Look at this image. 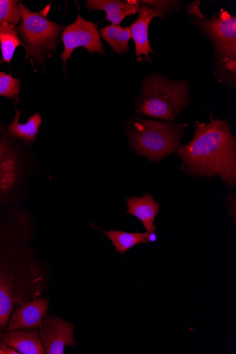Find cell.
Wrapping results in <instances>:
<instances>
[{
  "label": "cell",
  "instance_id": "6da1fadb",
  "mask_svg": "<svg viewBox=\"0 0 236 354\" xmlns=\"http://www.w3.org/2000/svg\"><path fill=\"white\" fill-rule=\"evenodd\" d=\"M179 155L188 172L201 177L218 176L226 184L235 185V139L227 120L212 117L209 124L196 122L193 139L179 148Z\"/></svg>",
  "mask_w": 236,
  "mask_h": 354
},
{
  "label": "cell",
  "instance_id": "7a4b0ae2",
  "mask_svg": "<svg viewBox=\"0 0 236 354\" xmlns=\"http://www.w3.org/2000/svg\"><path fill=\"white\" fill-rule=\"evenodd\" d=\"M47 274L28 248L13 247L0 257V335L6 333L14 310L40 297Z\"/></svg>",
  "mask_w": 236,
  "mask_h": 354
},
{
  "label": "cell",
  "instance_id": "3957f363",
  "mask_svg": "<svg viewBox=\"0 0 236 354\" xmlns=\"http://www.w3.org/2000/svg\"><path fill=\"white\" fill-rule=\"evenodd\" d=\"M189 101V86L185 81H168L160 76H151L144 82L137 101L140 114L174 122Z\"/></svg>",
  "mask_w": 236,
  "mask_h": 354
},
{
  "label": "cell",
  "instance_id": "277c9868",
  "mask_svg": "<svg viewBox=\"0 0 236 354\" xmlns=\"http://www.w3.org/2000/svg\"><path fill=\"white\" fill-rule=\"evenodd\" d=\"M132 148L152 162L174 152L183 136L182 126L174 122L140 120L134 122L129 132Z\"/></svg>",
  "mask_w": 236,
  "mask_h": 354
},
{
  "label": "cell",
  "instance_id": "5b68a950",
  "mask_svg": "<svg viewBox=\"0 0 236 354\" xmlns=\"http://www.w3.org/2000/svg\"><path fill=\"white\" fill-rule=\"evenodd\" d=\"M21 23L19 35L26 53V59H33L42 64L45 57L54 52L60 32L65 26L50 21L40 13L33 12L22 3L19 4Z\"/></svg>",
  "mask_w": 236,
  "mask_h": 354
},
{
  "label": "cell",
  "instance_id": "8992f818",
  "mask_svg": "<svg viewBox=\"0 0 236 354\" xmlns=\"http://www.w3.org/2000/svg\"><path fill=\"white\" fill-rule=\"evenodd\" d=\"M213 42L217 57L226 68L235 73L236 59V18L227 11L221 10L211 19L194 20Z\"/></svg>",
  "mask_w": 236,
  "mask_h": 354
},
{
  "label": "cell",
  "instance_id": "52a82bcc",
  "mask_svg": "<svg viewBox=\"0 0 236 354\" xmlns=\"http://www.w3.org/2000/svg\"><path fill=\"white\" fill-rule=\"evenodd\" d=\"M62 41L64 50L61 58L66 66L67 60L71 58L75 49L85 48L90 53H105L103 43L101 42L98 26L91 21L82 18L80 15L77 19L62 31Z\"/></svg>",
  "mask_w": 236,
  "mask_h": 354
},
{
  "label": "cell",
  "instance_id": "ba28073f",
  "mask_svg": "<svg viewBox=\"0 0 236 354\" xmlns=\"http://www.w3.org/2000/svg\"><path fill=\"white\" fill-rule=\"evenodd\" d=\"M75 326L54 315L45 317L39 328V336L46 354H64L66 346L77 344L74 331Z\"/></svg>",
  "mask_w": 236,
  "mask_h": 354
},
{
  "label": "cell",
  "instance_id": "9c48e42d",
  "mask_svg": "<svg viewBox=\"0 0 236 354\" xmlns=\"http://www.w3.org/2000/svg\"><path fill=\"white\" fill-rule=\"evenodd\" d=\"M21 175L18 154L9 141L0 137V204L17 188Z\"/></svg>",
  "mask_w": 236,
  "mask_h": 354
},
{
  "label": "cell",
  "instance_id": "30bf717a",
  "mask_svg": "<svg viewBox=\"0 0 236 354\" xmlns=\"http://www.w3.org/2000/svg\"><path fill=\"white\" fill-rule=\"evenodd\" d=\"M49 307V299L38 297L16 308L6 332L37 329L42 325Z\"/></svg>",
  "mask_w": 236,
  "mask_h": 354
},
{
  "label": "cell",
  "instance_id": "8fae6325",
  "mask_svg": "<svg viewBox=\"0 0 236 354\" xmlns=\"http://www.w3.org/2000/svg\"><path fill=\"white\" fill-rule=\"evenodd\" d=\"M139 17L129 26L131 37L136 44V55L138 59L143 55L150 60L149 53H154L151 48L149 41V26L151 21L154 17L163 18V14L150 7L141 6Z\"/></svg>",
  "mask_w": 236,
  "mask_h": 354
},
{
  "label": "cell",
  "instance_id": "7c38bea8",
  "mask_svg": "<svg viewBox=\"0 0 236 354\" xmlns=\"http://www.w3.org/2000/svg\"><path fill=\"white\" fill-rule=\"evenodd\" d=\"M1 342L20 354H44L45 349L37 329L6 332L0 335Z\"/></svg>",
  "mask_w": 236,
  "mask_h": 354
},
{
  "label": "cell",
  "instance_id": "4fadbf2b",
  "mask_svg": "<svg viewBox=\"0 0 236 354\" xmlns=\"http://www.w3.org/2000/svg\"><path fill=\"white\" fill-rule=\"evenodd\" d=\"M86 8L90 11H105L106 19L115 26H120L127 16L136 15L141 8L137 1L123 3L116 0H87Z\"/></svg>",
  "mask_w": 236,
  "mask_h": 354
},
{
  "label": "cell",
  "instance_id": "5bb4252c",
  "mask_svg": "<svg viewBox=\"0 0 236 354\" xmlns=\"http://www.w3.org/2000/svg\"><path fill=\"white\" fill-rule=\"evenodd\" d=\"M127 214L139 218L149 234L156 232L157 227L154 223L159 213L160 205L150 194H147L141 198H129L127 200Z\"/></svg>",
  "mask_w": 236,
  "mask_h": 354
},
{
  "label": "cell",
  "instance_id": "9a60e30c",
  "mask_svg": "<svg viewBox=\"0 0 236 354\" xmlns=\"http://www.w3.org/2000/svg\"><path fill=\"white\" fill-rule=\"evenodd\" d=\"M21 112L16 111V115L12 124L8 126V132L11 137L28 142L36 141L37 135L42 123L39 113L30 117L25 124L19 123Z\"/></svg>",
  "mask_w": 236,
  "mask_h": 354
},
{
  "label": "cell",
  "instance_id": "2e32d148",
  "mask_svg": "<svg viewBox=\"0 0 236 354\" xmlns=\"http://www.w3.org/2000/svg\"><path fill=\"white\" fill-rule=\"evenodd\" d=\"M102 37L111 46V49L118 53L124 54L129 51V41L131 37L129 26L110 25L100 30Z\"/></svg>",
  "mask_w": 236,
  "mask_h": 354
},
{
  "label": "cell",
  "instance_id": "e0dca14e",
  "mask_svg": "<svg viewBox=\"0 0 236 354\" xmlns=\"http://www.w3.org/2000/svg\"><path fill=\"white\" fill-rule=\"evenodd\" d=\"M116 247V251L123 254L138 244L150 243L149 234L146 233H127L120 231L103 232Z\"/></svg>",
  "mask_w": 236,
  "mask_h": 354
},
{
  "label": "cell",
  "instance_id": "ac0fdd59",
  "mask_svg": "<svg viewBox=\"0 0 236 354\" xmlns=\"http://www.w3.org/2000/svg\"><path fill=\"white\" fill-rule=\"evenodd\" d=\"M0 46H1L3 61L10 64L17 48L24 44L19 37L17 28L14 25H0Z\"/></svg>",
  "mask_w": 236,
  "mask_h": 354
},
{
  "label": "cell",
  "instance_id": "d6986e66",
  "mask_svg": "<svg viewBox=\"0 0 236 354\" xmlns=\"http://www.w3.org/2000/svg\"><path fill=\"white\" fill-rule=\"evenodd\" d=\"M21 21L19 4L15 0H0V25H18Z\"/></svg>",
  "mask_w": 236,
  "mask_h": 354
},
{
  "label": "cell",
  "instance_id": "ffe728a7",
  "mask_svg": "<svg viewBox=\"0 0 236 354\" xmlns=\"http://www.w3.org/2000/svg\"><path fill=\"white\" fill-rule=\"evenodd\" d=\"M0 61V66L3 63ZM21 81L12 75L0 72V96L13 100L19 93Z\"/></svg>",
  "mask_w": 236,
  "mask_h": 354
},
{
  "label": "cell",
  "instance_id": "44dd1931",
  "mask_svg": "<svg viewBox=\"0 0 236 354\" xmlns=\"http://www.w3.org/2000/svg\"><path fill=\"white\" fill-rule=\"evenodd\" d=\"M139 6L150 7L163 13H170L176 9L177 1H137Z\"/></svg>",
  "mask_w": 236,
  "mask_h": 354
},
{
  "label": "cell",
  "instance_id": "7402d4cb",
  "mask_svg": "<svg viewBox=\"0 0 236 354\" xmlns=\"http://www.w3.org/2000/svg\"><path fill=\"white\" fill-rule=\"evenodd\" d=\"M199 1L194 2V3H192L189 8H188V13L190 15H194L197 17H198V19H207L203 15H201L200 10H199Z\"/></svg>",
  "mask_w": 236,
  "mask_h": 354
},
{
  "label": "cell",
  "instance_id": "603a6c76",
  "mask_svg": "<svg viewBox=\"0 0 236 354\" xmlns=\"http://www.w3.org/2000/svg\"><path fill=\"white\" fill-rule=\"evenodd\" d=\"M0 354H20L13 348L6 345L4 342H0Z\"/></svg>",
  "mask_w": 236,
  "mask_h": 354
},
{
  "label": "cell",
  "instance_id": "cb8c5ba5",
  "mask_svg": "<svg viewBox=\"0 0 236 354\" xmlns=\"http://www.w3.org/2000/svg\"><path fill=\"white\" fill-rule=\"evenodd\" d=\"M7 133L4 126L0 123V136H3Z\"/></svg>",
  "mask_w": 236,
  "mask_h": 354
},
{
  "label": "cell",
  "instance_id": "d4e9b609",
  "mask_svg": "<svg viewBox=\"0 0 236 354\" xmlns=\"http://www.w3.org/2000/svg\"><path fill=\"white\" fill-rule=\"evenodd\" d=\"M149 239L150 243H152V242H156V239H157V237H156L155 233H154V234H149Z\"/></svg>",
  "mask_w": 236,
  "mask_h": 354
},
{
  "label": "cell",
  "instance_id": "484cf974",
  "mask_svg": "<svg viewBox=\"0 0 236 354\" xmlns=\"http://www.w3.org/2000/svg\"><path fill=\"white\" fill-rule=\"evenodd\" d=\"M0 246H1V236H0Z\"/></svg>",
  "mask_w": 236,
  "mask_h": 354
}]
</instances>
